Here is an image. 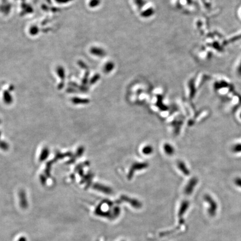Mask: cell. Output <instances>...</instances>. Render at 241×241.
<instances>
[{"instance_id": "1", "label": "cell", "mask_w": 241, "mask_h": 241, "mask_svg": "<svg viewBox=\"0 0 241 241\" xmlns=\"http://www.w3.org/2000/svg\"><path fill=\"white\" fill-rule=\"evenodd\" d=\"M204 200L209 204L208 213L211 217H214L216 215L218 209V205L215 200H214L210 195H206L204 197Z\"/></svg>"}, {"instance_id": "2", "label": "cell", "mask_w": 241, "mask_h": 241, "mask_svg": "<svg viewBox=\"0 0 241 241\" xmlns=\"http://www.w3.org/2000/svg\"><path fill=\"white\" fill-rule=\"evenodd\" d=\"M197 184V180L195 178H193L189 182L188 184L186 186L185 193L186 194H190L193 192V189Z\"/></svg>"}, {"instance_id": "3", "label": "cell", "mask_w": 241, "mask_h": 241, "mask_svg": "<svg viewBox=\"0 0 241 241\" xmlns=\"http://www.w3.org/2000/svg\"><path fill=\"white\" fill-rule=\"evenodd\" d=\"M189 203L187 201H184L182 203L181 207L180 208V211L179 212V217H180V219H182V217L184 215V213H186V210L189 208Z\"/></svg>"}, {"instance_id": "4", "label": "cell", "mask_w": 241, "mask_h": 241, "mask_svg": "<svg viewBox=\"0 0 241 241\" xmlns=\"http://www.w3.org/2000/svg\"><path fill=\"white\" fill-rule=\"evenodd\" d=\"M122 199L130 203V204L132 205V206H133L135 208H139L141 207V203L139 201H138L137 200L132 199H130V198L126 197V196L122 197Z\"/></svg>"}, {"instance_id": "5", "label": "cell", "mask_w": 241, "mask_h": 241, "mask_svg": "<svg viewBox=\"0 0 241 241\" xmlns=\"http://www.w3.org/2000/svg\"><path fill=\"white\" fill-rule=\"evenodd\" d=\"M147 167V164L146 163H136L134 165V166L132 167L130 173H129V178H131L132 175V174L134 173V171L137 170V169H144L145 167Z\"/></svg>"}, {"instance_id": "6", "label": "cell", "mask_w": 241, "mask_h": 241, "mask_svg": "<svg viewBox=\"0 0 241 241\" xmlns=\"http://www.w3.org/2000/svg\"><path fill=\"white\" fill-rule=\"evenodd\" d=\"M94 188L100 190V191H101V192H103V193H106V194H111L112 193L111 189L110 188L103 186H102V185H100V184H97L94 186Z\"/></svg>"}, {"instance_id": "7", "label": "cell", "mask_w": 241, "mask_h": 241, "mask_svg": "<svg viewBox=\"0 0 241 241\" xmlns=\"http://www.w3.org/2000/svg\"><path fill=\"white\" fill-rule=\"evenodd\" d=\"M178 167L180 169V170L182 171V172L186 175H189V171L188 170L186 169L185 164L182 163V162H179L178 163Z\"/></svg>"}, {"instance_id": "8", "label": "cell", "mask_w": 241, "mask_h": 241, "mask_svg": "<svg viewBox=\"0 0 241 241\" xmlns=\"http://www.w3.org/2000/svg\"><path fill=\"white\" fill-rule=\"evenodd\" d=\"M163 148H164V150H165V152L168 155H172L174 153V150L173 147L171 145H169V144L164 145Z\"/></svg>"}, {"instance_id": "9", "label": "cell", "mask_w": 241, "mask_h": 241, "mask_svg": "<svg viewBox=\"0 0 241 241\" xmlns=\"http://www.w3.org/2000/svg\"><path fill=\"white\" fill-rule=\"evenodd\" d=\"M4 99L6 103H10V102H11L12 101V98L10 95V93H8L7 92H5L4 93Z\"/></svg>"}, {"instance_id": "10", "label": "cell", "mask_w": 241, "mask_h": 241, "mask_svg": "<svg viewBox=\"0 0 241 241\" xmlns=\"http://www.w3.org/2000/svg\"><path fill=\"white\" fill-rule=\"evenodd\" d=\"M49 151L47 148H45L43 150V151H42L41 153V157L40 160H41V161L43 160L46 159V157L48 156Z\"/></svg>"}, {"instance_id": "11", "label": "cell", "mask_w": 241, "mask_h": 241, "mask_svg": "<svg viewBox=\"0 0 241 241\" xmlns=\"http://www.w3.org/2000/svg\"><path fill=\"white\" fill-rule=\"evenodd\" d=\"M143 152L145 154H150L152 152V148L151 146H146L144 150H142Z\"/></svg>"}, {"instance_id": "12", "label": "cell", "mask_w": 241, "mask_h": 241, "mask_svg": "<svg viewBox=\"0 0 241 241\" xmlns=\"http://www.w3.org/2000/svg\"><path fill=\"white\" fill-rule=\"evenodd\" d=\"M235 184L241 188V178H237L234 180Z\"/></svg>"}, {"instance_id": "13", "label": "cell", "mask_w": 241, "mask_h": 241, "mask_svg": "<svg viewBox=\"0 0 241 241\" xmlns=\"http://www.w3.org/2000/svg\"><path fill=\"white\" fill-rule=\"evenodd\" d=\"M71 1V0H56V1L59 3H67Z\"/></svg>"}, {"instance_id": "14", "label": "cell", "mask_w": 241, "mask_h": 241, "mask_svg": "<svg viewBox=\"0 0 241 241\" xmlns=\"http://www.w3.org/2000/svg\"><path fill=\"white\" fill-rule=\"evenodd\" d=\"M237 73L239 75H241V63H240V64L239 65L238 68Z\"/></svg>"}, {"instance_id": "15", "label": "cell", "mask_w": 241, "mask_h": 241, "mask_svg": "<svg viewBox=\"0 0 241 241\" xmlns=\"http://www.w3.org/2000/svg\"><path fill=\"white\" fill-rule=\"evenodd\" d=\"M240 117H241V115H240Z\"/></svg>"}]
</instances>
